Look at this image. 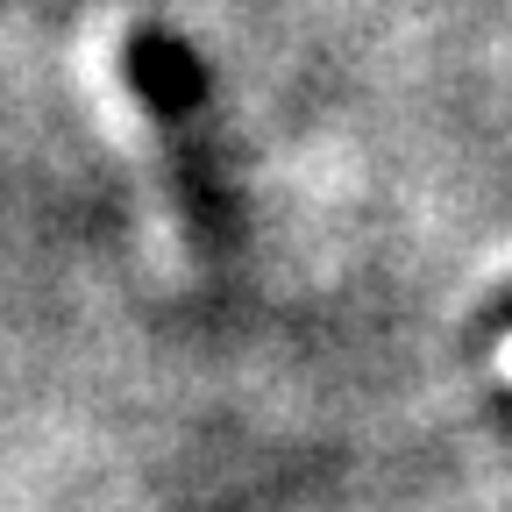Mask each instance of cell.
Segmentation results:
<instances>
[{"label": "cell", "mask_w": 512, "mask_h": 512, "mask_svg": "<svg viewBox=\"0 0 512 512\" xmlns=\"http://www.w3.org/2000/svg\"><path fill=\"white\" fill-rule=\"evenodd\" d=\"M491 370H498V377H505V384H512V335H505V342H498V356H491Z\"/></svg>", "instance_id": "6da1fadb"}]
</instances>
